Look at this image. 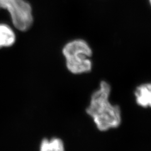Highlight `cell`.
Listing matches in <instances>:
<instances>
[{
    "mask_svg": "<svg viewBox=\"0 0 151 151\" xmlns=\"http://www.w3.org/2000/svg\"><path fill=\"white\" fill-rule=\"evenodd\" d=\"M39 151H65V145L60 138H45L41 141Z\"/></svg>",
    "mask_w": 151,
    "mask_h": 151,
    "instance_id": "cell-6",
    "label": "cell"
},
{
    "mask_svg": "<svg viewBox=\"0 0 151 151\" xmlns=\"http://www.w3.org/2000/svg\"><path fill=\"white\" fill-rule=\"evenodd\" d=\"M15 41L16 35L12 28L6 24H0V49L10 47Z\"/></svg>",
    "mask_w": 151,
    "mask_h": 151,
    "instance_id": "cell-5",
    "label": "cell"
},
{
    "mask_svg": "<svg viewBox=\"0 0 151 151\" xmlns=\"http://www.w3.org/2000/svg\"><path fill=\"white\" fill-rule=\"evenodd\" d=\"M111 92L110 84L101 81L99 88L91 96L86 113L91 118L98 130L106 132L120 127L122 121L121 108L110 101Z\"/></svg>",
    "mask_w": 151,
    "mask_h": 151,
    "instance_id": "cell-1",
    "label": "cell"
},
{
    "mask_svg": "<svg viewBox=\"0 0 151 151\" xmlns=\"http://www.w3.org/2000/svg\"><path fill=\"white\" fill-rule=\"evenodd\" d=\"M66 68L73 74L89 73L92 70V49L84 40L76 39L66 44L63 49Z\"/></svg>",
    "mask_w": 151,
    "mask_h": 151,
    "instance_id": "cell-2",
    "label": "cell"
},
{
    "mask_svg": "<svg viewBox=\"0 0 151 151\" xmlns=\"http://www.w3.org/2000/svg\"><path fill=\"white\" fill-rule=\"evenodd\" d=\"M135 102L138 106L143 108H148L151 106V84H142L134 91Z\"/></svg>",
    "mask_w": 151,
    "mask_h": 151,
    "instance_id": "cell-4",
    "label": "cell"
},
{
    "mask_svg": "<svg viewBox=\"0 0 151 151\" xmlns=\"http://www.w3.org/2000/svg\"><path fill=\"white\" fill-rule=\"evenodd\" d=\"M0 9L9 13L13 24L18 30L26 32L32 27L34 23L32 8L25 0H0Z\"/></svg>",
    "mask_w": 151,
    "mask_h": 151,
    "instance_id": "cell-3",
    "label": "cell"
}]
</instances>
